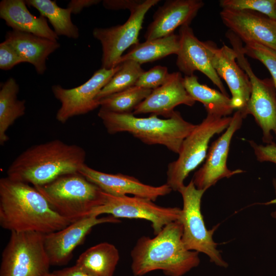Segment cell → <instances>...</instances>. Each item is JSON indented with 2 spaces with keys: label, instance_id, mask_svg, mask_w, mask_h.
<instances>
[{
  "label": "cell",
  "instance_id": "6da1fadb",
  "mask_svg": "<svg viewBox=\"0 0 276 276\" xmlns=\"http://www.w3.org/2000/svg\"><path fill=\"white\" fill-rule=\"evenodd\" d=\"M70 223L34 186L7 176L0 179V225L3 229L47 234Z\"/></svg>",
  "mask_w": 276,
  "mask_h": 276
},
{
  "label": "cell",
  "instance_id": "7a4b0ae2",
  "mask_svg": "<svg viewBox=\"0 0 276 276\" xmlns=\"http://www.w3.org/2000/svg\"><path fill=\"white\" fill-rule=\"evenodd\" d=\"M180 219L166 225L155 237L142 236L130 252L134 276L161 270L167 276H183L199 266V252L186 248Z\"/></svg>",
  "mask_w": 276,
  "mask_h": 276
},
{
  "label": "cell",
  "instance_id": "3957f363",
  "mask_svg": "<svg viewBox=\"0 0 276 276\" xmlns=\"http://www.w3.org/2000/svg\"><path fill=\"white\" fill-rule=\"evenodd\" d=\"M85 158L80 146L54 140L24 151L8 167L7 176L34 187L43 186L62 175L79 172Z\"/></svg>",
  "mask_w": 276,
  "mask_h": 276
},
{
  "label": "cell",
  "instance_id": "277c9868",
  "mask_svg": "<svg viewBox=\"0 0 276 276\" xmlns=\"http://www.w3.org/2000/svg\"><path fill=\"white\" fill-rule=\"evenodd\" d=\"M98 116L109 134L128 132L145 144L162 145L177 154L185 139L196 126L184 120L177 111L166 119L155 114L139 118L132 113H118L102 109Z\"/></svg>",
  "mask_w": 276,
  "mask_h": 276
},
{
  "label": "cell",
  "instance_id": "5b68a950",
  "mask_svg": "<svg viewBox=\"0 0 276 276\" xmlns=\"http://www.w3.org/2000/svg\"><path fill=\"white\" fill-rule=\"evenodd\" d=\"M34 187L57 213L71 223L88 217L91 210L105 200V192L79 172Z\"/></svg>",
  "mask_w": 276,
  "mask_h": 276
},
{
  "label": "cell",
  "instance_id": "8992f818",
  "mask_svg": "<svg viewBox=\"0 0 276 276\" xmlns=\"http://www.w3.org/2000/svg\"><path fill=\"white\" fill-rule=\"evenodd\" d=\"M231 120L230 117L207 114L185 139L177 159L168 166L166 183L173 191L178 192L185 186V180L189 174L205 159L211 139L225 130Z\"/></svg>",
  "mask_w": 276,
  "mask_h": 276
},
{
  "label": "cell",
  "instance_id": "52a82bcc",
  "mask_svg": "<svg viewBox=\"0 0 276 276\" xmlns=\"http://www.w3.org/2000/svg\"><path fill=\"white\" fill-rule=\"evenodd\" d=\"M232 48L237 55V61L247 74L251 86L249 99L244 109L240 110L245 118L252 116L262 132L264 143H273L276 136V90L271 79H260L253 72L243 50L242 41L231 32L226 33Z\"/></svg>",
  "mask_w": 276,
  "mask_h": 276
},
{
  "label": "cell",
  "instance_id": "ba28073f",
  "mask_svg": "<svg viewBox=\"0 0 276 276\" xmlns=\"http://www.w3.org/2000/svg\"><path fill=\"white\" fill-rule=\"evenodd\" d=\"M44 234L35 232H11L2 253L0 276H44L50 262Z\"/></svg>",
  "mask_w": 276,
  "mask_h": 276
},
{
  "label": "cell",
  "instance_id": "9c48e42d",
  "mask_svg": "<svg viewBox=\"0 0 276 276\" xmlns=\"http://www.w3.org/2000/svg\"><path fill=\"white\" fill-rule=\"evenodd\" d=\"M206 191L196 188L192 180L179 191L183 207L180 219L182 225V240L186 248L205 254L211 262L220 267L227 268L228 263L218 249L213 235L218 225L208 229L201 211V202Z\"/></svg>",
  "mask_w": 276,
  "mask_h": 276
},
{
  "label": "cell",
  "instance_id": "30bf717a",
  "mask_svg": "<svg viewBox=\"0 0 276 276\" xmlns=\"http://www.w3.org/2000/svg\"><path fill=\"white\" fill-rule=\"evenodd\" d=\"M103 214L118 219H139L150 221L153 234L156 235L168 224L180 219L181 209L161 206L142 197L116 196L105 193L103 203L91 210L88 216L98 217Z\"/></svg>",
  "mask_w": 276,
  "mask_h": 276
},
{
  "label": "cell",
  "instance_id": "8fae6325",
  "mask_svg": "<svg viewBox=\"0 0 276 276\" xmlns=\"http://www.w3.org/2000/svg\"><path fill=\"white\" fill-rule=\"evenodd\" d=\"M159 0H145L130 10V15L123 25L106 28H96L94 37L100 41L102 48V68L111 69L119 64L124 52L138 43V36L145 16Z\"/></svg>",
  "mask_w": 276,
  "mask_h": 276
},
{
  "label": "cell",
  "instance_id": "7c38bea8",
  "mask_svg": "<svg viewBox=\"0 0 276 276\" xmlns=\"http://www.w3.org/2000/svg\"><path fill=\"white\" fill-rule=\"evenodd\" d=\"M120 68L121 64L109 70L101 67L87 81L76 87L52 86L54 96L61 103L56 114V120L63 124L74 116L86 114L98 107V94Z\"/></svg>",
  "mask_w": 276,
  "mask_h": 276
},
{
  "label": "cell",
  "instance_id": "4fadbf2b",
  "mask_svg": "<svg viewBox=\"0 0 276 276\" xmlns=\"http://www.w3.org/2000/svg\"><path fill=\"white\" fill-rule=\"evenodd\" d=\"M243 119L241 111L237 110L224 132L212 144L204 163L195 173L192 179L198 189L206 191L220 179L244 172L241 169L230 170L227 166L232 139L241 128Z\"/></svg>",
  "mask_w": 276,
  "mask_h": 276
},
{
  "label": "cell",
  "instance_id": "5bb4252c",
  "mask_svg": "<svg viewBox=\"0 0 276 276\" xmlns=\"http://www.w3.org/2000/svg\"><path fill=\"white\" fill-rule=\"evenodd\" d=\"M119 219L112 216L86 217L70 223L65 227L44 234V247L51 266L67 264L74 250L82 244L93 227L103 223H118Z\"/></svg>",
  "mask_w": 276,
  "mask_h": 276
},
{
  "label": "cell",
  "instance_id": "9a60e30c",
  "mask_svg": "<svg viewBox=\"0 0 276 276\" xmlns=\"http://www.w3.org/2000/svg\"><path fill=\"white\" fill-rule=\"evenodd\" d=\"M204 42L214 69L229 89L233 108L242 110L249 99L251 86L247 74L237 61L235 51L225 44L219 48L211 41Z\"/></svg>",
  "mask_w": 276,
  "mask_h": 276
},
{
  "label": "cell",
  "instance_id": "2e32d148",
  "mask_svg": "<svg viewBox=\"0 0 276 276\" xmlns=\"http://www.w3.org/2000/svg\"><path fill=\"white\" fill-rule=\"evenodd\" d=\"M220 16L229 31L245 44L255 42L276 51V20L245 10L222 9Z\"/></svg>",
  "mask_w": 276,
  "mask_h": 276
},
{
  "label": "cell",
  "instance_id": "e0dca14e",
  "mask_svg": "<svg viewBox=\"0 0 276 276\" xmlns=\"http://www.w3.org/2000/svg\"><path fill=\"white\" fill-rule=\"evenodd\" d=\"M79 173L104 192L116 196L131 194L155 201L158 197L169 194L172 191L165 183L155 187L145 184L138 179L123 174H109L94 169L85 164Z\"/></svg>",
  "mask_w": 276,
  "mask_h": 276
},
{
  "label": "cell",
  "instance_id": "ac0fdd59",
  "mask_svg": "<svg viewBox=\"0 0 276 276\" xmlns=\"http://www.w3.org/2000/svg\"><path fill=\"white\" fill-rule=\"evenodd\" d=\"M180 48L177 54L176 65L185 76H190L198 71L205 75L220 90L227 95L225 88L214 69L204 42L194 35L189 25L180 27Z\"/></svg>",
  "mask_w": 276,
  "mask_h": 276
},
{
  "label": "cell",
  "instance_id": "d6986e66",
  "mask_svg": "<svg viewBox=\"0 0 276 276\" xmlns=\"http://www.w3.org/2000/svg\"><path fill=\"white\" fill-rule=\"evenodd\" d=\"M195 102L185 89L181 73L176 72L170 74L164 84L152 90L135 107L132 113H150L169 118L175 112L176 106L181 104L192 106Z\"/></svg>",
  "mask_w": 276,
  "mask_h": 276
},
{
  "label": "cell",
  "instance_id": "ffe728a7",
  "mask_svg": "<svg viewBox=\"0 0 276 276\" xmlns=\"http://www.w3.org/2000/svg\"><path fill=\"white\" fill-rule=\"evenodd\" d=\"M201 0H169L159 7L144 35L146 40L170 35L178 27L189 25L203 7Z\"/></svg>",
  "mask_w": 276,
  "mask_h": 276
},
{
  "label": "cell",
  "instance_id": "44dd1931",
  "mask_svg": "<svg viewBox=\"0 0 276 276\" xmlns=\"http://www.w3.org/2000/svg\"><path fill=\"white\" fill-rule=\"evenodd\" d=\"M0 17L13 30L31 33L57 41L59 36L49 27L45 17L30 12L25 1L3 0L0 2Z\"/></svg>",
  "mask_w": 276,
  "mask_h": 276
},
{
  "label": "cell",
  "instance_id": "7402d4cb",
  "mask_svg": "<svg viewBox=\"0 0 276 276\" xmlns=\"http://www.w3.org/2000/svg\"><path fill=\"white\" fill-rule=\"evenodd\" d=\"M5 41L16 50L25 62L32 64L40 75L47 70L48 57L60 46L57 41L13 30L6 33Z\"/></svg>",
  "mask_w": 276,
  "mask_h": 276
},
{
  "label": "cell",
  "instance_id": "603a6c76",
  "mask_svg": "<svg viewBox=\"0 0 276 276\" xmlns=\"http://www.w3.org/2000/svg\"><path fill=\"white\" fill-rule=\"evenodd\" d=\"M120 260L117 247L102 242L83 252L75 264L93 276H113Z\"/></svg>",
  "mask_w": 276,
  "mask_h": 276
},
{
  "label": "cell",
  "instance_id": "cb8c5ba5",
  "mask_svg": "<svg viewBox=\"0 0 276 276\" xmlns=\"http://www.w3.org/2000/svg\"><path fill=\"white\" fill-rule=\"evenodd\" d=\"M183 84L193 99L203 104L207 114L225 117L234 110L228 95L199 83L195 75L185 76Z\"/></svg>",
  "mask_w": 276,
  "mask_h": 276
},
{
  "label": "cell",
  "instance_id": "d4e9b609",
  "mask_svg": "<svg viewBox=\"0 0 276 276\" xmlns=\"http://www.w3.org/2000/svg\"><path fill=\"white\" fill-rule=\"evenodd\" d=\"M180 48L179 35L174 33L162 38L146 40L133 46L123 55L119 64L126 60H132L140 64L161 59L171 54H177Z\"/></svg>",
  "mask_w": 276,
  "mask_h": 276
},
{
  "label": "cell",
  "instance_id": "484cf974",
  "mask_svg": "<svg viewBox=\"0 0 276 276\" xmlns=\"http://www.w3.org/2000/svg\"><path fill=\"white\" fill-rule=\"evenodd\" d=\"M19 85L15 79L9 78L2 83L0 89V144L4 145L9 139L7 132L26 110V101L17 99Z\"/></svg>",
  "mask_w": 276,
  "mask_h": 276
},
{
  "label": "cell",
  "instance_id": "4316f807",
  "mask_svg": "<svg viewBox=\"0 0 276 276\" xmlns=\"http://www.w3.org/2000/svg\"><path fill=\"white\" fill-rule=\"evenodd\" d=\"M26 4L35 8L40 15L47 18L57 36L77 39L79 36L78 27L71 19V10L58 6L55 1L27 0Z\"/></svg>",
  "mask_w": 276,
  "mask_h": 276
},
{
  "label": "cell",
  "instance_id": "83f0119b",
  "mask_svg": "<svg viewBox=\"0 0 276 276\" xmlns=\"http://www.w3.org/2000/svg\"><path fill=\"white\" fill-rule=\"evenodd\" d=\"M152 90L136 86L107 96L99 101L100 109L118 113H130Z\"/></svg>",
  "mask_w": 276,
  "mask_h": 276
},
{
  "label": "cell",
  "instance_id": "f1b7e54d",
  "mask_svg": "<svg viewBox=\"0 0 276 276\" xmlns=\"http://www.w3.org/2000/svg\"><path fill=\"white\" fill-rule=\"evenodd\" d=\"M144 72L141 65L134 61L126 60L121 63L120 69L101 89L97 100L99 101L107 96L135 86Z\"/></svg>",
  "mask_w": 276,
  "mask_h": 276
},
{
  "label": "cell",
  "instance_id": "f546056e",
  "mask_svg": "<svg viewBox=\"0 0 276 276\" xmlns=\"http://www.w3.org/2000/svg\"><path fill=\"white\" fill-rule=\"evenodd\" d=\"M222 9L254 11L276 20V0H221Z\"/></svg>",
  "mask_w": 276,
  "mask_h": 276
},
{
  "label": "cell",
  "instance_id": "4dcf8cb0",
  "mask_svg": "<svg viewBox=\"0 0 276 276\" xmlns=\"http://www.w3.org/2000/svg\"><path fill=\"white\" fill-rule=\"evenodd\" d=\"M243 50L245 55L258 60L267 68L276 90V51L255 42L245 43Z\"/></svg>",
  "mask_w": 276,
  "mask_h": 276
},
{
  "label": "cell",
  "instance_id": "1f68e13d",
  "mask_svg": "<svg viewBox=\"0 0 276 276\" xmlns=\"http://www.w3.org/2000/svg\"><path fill=\"white\" fill-rule=\"evenodd\" d=\"M169 75L166 66L156 65L147 71H144L139 78L135 86L153 90L164 84Z\"/></svg>",
  "mask_w": 276,
  "mask_h": 276
},
{
  "label": "cell",
  "instance_id": "d6a6232c",
  "mask_svg": "<svg viewBox=\"0 0 276 276\" xmlns=\"http://www.w3.org/2000/svg\"><path fill=\"white\" fill-rule=\"evenodd\" d=\"M24 59L16 50L5 41L0 44V68L9 70L20 63Z\"/></svg>",
  "mask_w": 276,
  "mask_h": 276
},
{
  "label": "cell",
  "instance_id": "836d02e7",
  "mask_svg": "<svg viewBox=\"0 0 276 276\" xmlns=\"http://www.w3.org/2000/svg\"><path fill=\"white\" fill-rule=\"evenodd\" d=\"M257 159L261 163L270 162L276 164V144L274 142L265 145L249 141Z\"/></svg>",
  "mask_w": 276,
  "mask_h": 276
},
{
  "label": "cell",
  "instance_id": "e575fe53",
  "mask_svg": "<svg viewBox=\"0 0 276 276\" xmlns=\"http://www.w3.org/2000/svg\"><path fill=\"white\" fill-rule=\"evenodd\" d=\"M142 2L134 0H105L102 3L104 7L107 9L118 10L127 9L130 10Z\"/></svg>",
  "mask_w": 276,
  "mask_h": 276
},
{
  "label": "cell",
  "instance_id": "d590c367",
  "mask_svg": "<svg viewBox=\"0 0 276 276\" xmlns=\"http://www.w3.org/2000/svg\"><path fill=\"white\" fill-rule=\"evenodd\" d=\"M100 2V0H72L68 3L67 8L71 10L72 14H78L84 8L96 5Z\"/></svg>",
  "mask_w": 276,
  "mask_h": 276
},
{
  "label": "cell",
  "instance_id": "8d00e7d4",
  "mask_svg": "<svg viewBox=\"0 0 276 276\" xmlns=\"http://www.w3.org/2000/svg\"><path fill=\"white\" fill-rule=\"evenodd\" d=\"M52 273L53 276H93L76 264L71 267L54 271Z\"/></svg>",
  "mask_w": 276,
  "mask_h": 276
},
{
  "label": "cell",
  "instance_id": "74e56055",
  "mask_svg": "<svg viewBox=\"0 0 276 276\" xmlns=\"http://www.w3.org/2000/svg\"><path fill=\"white\" fill-rule=\"evenodd\" d=\"M272 186H273L274 193L275 195V200H276V178H273L272 179ZM271 216L272 218L276 219V210H275L274 211H273L271 213Z\"/></svg>",
  "mask_w": 276,
  "mask_h": 276
},
{
  "label": "cell",
  "instance_id": "f35d334b",
  "mask_svg": "<svg viewBox=\"0 0 276 276\" xmlns=\"http://www.w3.org/2000/svg\"><path fill=\"white\" fill-rule=\"evenodd\" d=\"M44 276H53V274L52 273H48L47 274H46L45 275H44Z\"/></svg>",
  "mask_w": 276,
  "mask_h": 276
}]
</instances>
